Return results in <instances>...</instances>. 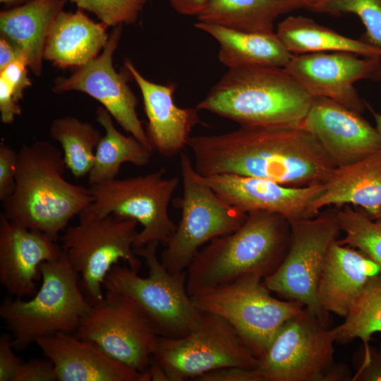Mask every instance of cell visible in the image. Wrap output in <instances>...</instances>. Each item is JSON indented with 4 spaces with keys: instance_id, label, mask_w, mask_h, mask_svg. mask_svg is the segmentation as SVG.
<instances>
[{
    "instance_id": "c3c4849f",
    "label": "cell",
    "mask_w": 381,
    "mask_h": 381,
    "mask_svg": "<svg viewBox=\"0 0 381 381\" xmlns=\"http://www.w3.org/2000/svg\"><path fill=\"white\" fill-rule=\"evenodd\" d=\"M373 219H380V220H381V212Z\"/></svg>"
},
{
    "instance_id": "f907efd6",
    "label": "cell",
    "mask_w": 381,
    "mask_h": 381,
    "mask_svg": "<svg viewBox=\"0 0 381 381\" xmlns=\"http://www.w3.org/2000/svg\"><path fill=\"white\" fill-rule=\"evenodd\" d=\"M379 351H380V353H381V347H380V350H379Z\"/></svg>"
},
{
    "instance_id": "7bdbcfd3",
    "label": "cell",
    "mask_w": 381,
    "mask_h": 381,
    "mask_svg": "<svg viewBox=\"0 0 381 381\" xmlns=\"http://www.w3.org/2000/svg\"><path fill=\"white\" fill-rule=\"evenodd\" d=\"M207 0H168L177 13L184 16H198L203 11Z\"/></svg>"
},
{
    "instance_id": "f546056e",
    "label": "cell",
    "mask_w": 381,
    "mask_h": 381,
    "mask_svg": "<svg viewBox=\"0 0 381 381\" xmlns=\"http://www.w3.org/2000/svg\"><path fill=\"white\" fill-rule=\"evenodd\" d=\"M49 132L50 136L61 144L66 167L73 175L79 178L88 174L102 137L100 132L90 123L73 116L54 119Z\"/></svg>"
},
{
    "instance_id": "7a4b0ae2",
    "label": "cell",
    "mask_w": 381,
    "mask_h": 381,
    "mask_svg": "<svg viewBox=\"0 0 381 381\" xmlns=\"http://www.w3.org/2000/svg\"><path fill=\"white\" fill-rule=\"evenodd\" d=\"M65 168L62 152L52 143L38 140L23 145L13 190L3 201L4 214L57 241L69 221L92 202L87 188L64 178Z\"/></svg>"
},
{
    "instance_id": "ac0fdd59",
    "label": "cell",
    "mask_w": 381,
    "mask_h": 381,
    "mask_svg": "<svg viewBox=\"0 0 381 381\" xmlns=\"http://www.w3.org/2000/svg\"><path fill=\"white\" fill-rule=\"evenodd\" d=\"M224 200L244 212L277 214L287 222L308 218L312 202L324 190V184L291 187L265 179L219 174L201 176Z\"/></svg>"
},
{
    "instance_id": "bcb514c9",
    "label": "cell",
    "mask_w": 381,
    "mask_h": 381,
    "mask_svg": "<svg viewBox=\"0 0 381 381\" xmlns=\"http://www.w3.org/2000/svg\"><path fill=\"white\" fill-rule=\"evenodd\" d=\"M306 8L313 9L315 6H317L318 4L324 1L325 0H303Z\"/></svg>"
},
{
    "instance_id": "d6986e66",
    "label": "cell",
    "mask_w": 381,
    "mask_h": 381,
    "mask_svg": "<svg viewBox=\"0 0 381 381\" xmlns=\"http://www.w3.org/2000/svg\"><path fill=\"white\" fill-rule=\"evenodd\" d=\"M61 246L48 235L0 214V282L16 298L34 296L41 277L40 265L59 258Z\"/></svg>"
},
{
    "instance_id": "30bf717a",
    "label": "cell",
    "mask_w": 381,
    "mask_h": 381,
    "mask_svg": "<svg viewBox=\"0 0 381 381\" xmlns=\"http://www.w3.org/2000/svg\"><path fill=\"white\" fill-rule=\"evenodd\" d=\"M152 360L169 381L194 380L215 370L253 369L258 364V358L228 322L205 312L197 326L184 336H159Z\"/></svg>"
},
{
    "instance_id": "4fadbf2b",
    "label": "cell",
    "mask_w": 381,
    "mask_h": 381,
    "mask_svg": "<svg viewBox=\"0 0 381 381\" xmlns=\"http://www.w3.org/2000/svg\"><path fill=\"white\" fill-rule=\"evenodd\" d=\"M332 330L306 308L288 320L258 358L260 381H328L334 367Z\"/></svg>"
},
{
    "instance_id": "d590c367",
    "label": "cell",
    "mask_w": 381,
    "mask_h": 381,
    "mask_svg": "<svg viewBox=\"0 0 381 381\" xmlns=\"http://www.w3.org/2000/svg\"><path fill=\"white\" fill-rule=\"evenodd\" d=\"M13 339L10 334L0 337V381H15L24 361L13 351Z\"/></svg>"
},
{
    "instance_id": "8992f818",
    "label": "cell",
    "mask_w": 381,
    "mask_h": 381,
    "mask_svg": "<svg viewBox=\"0 0 381 381\" xmlns=\"http://www.w3.org/2000/svg\"><path fill=\"white\" fill-rule=\"evenodd\" d=\"M159 243L152 241L134 248L145 260L147 276L143 277L129 267L114 265L104 288L129 301L147 320L158 336H184L199 323L202 312L194 305L186 289V271L171 273L157 256Z\"/></svg>"
},
{
    "instance_id": "b9f144b4",
    "label": "cell",
    "mask_w": 381,
    "mask_h": 381,
    "mask_svg": "<svg viewBox=\"0 0 381 381\" xmlns=\"http://www.w3.org/2000/svg\"><path fill=\"white\" fill-rule=\"evenodd\" d=\"M18 60H25L20 49L6 40L0 37V71ZM27 62V61H26Z\"/></svg>"
},
{
    "instance_id": "d4e9b609",
    "label": "cell",
    "mask_w": 381,
    "mask_h": 381,
    "mask_svg": "<svg viewBox=\"0 0 381 381\" xmlns=\"http://www.w3.org/2000/svg\"><path fill=\"white\" fill-rule=\"evenodd\" d=\"M107 28L104 23L92 20L82 9L61 11L50 29L44 59L60 68L85 64L106 46L109 37Z\"/></svg>"
},
{
    "instance_id": "ffe728a7",
    "label": "cell",
    "mask_w": 381,
    "mask_h": 381,
    "mask_svg": "<svg viewBox=\"0 0 381 381\" xmlns=\"http://www.w3.org/2000/svg\"><path fill=\"white\" fill-rule=\"evenodd\" d=\"M124 66L138 85L147 119L149 143L164 157H173L188 145L192 130L202 124L198 109L181 108L174 102L176 85H160L144 78L129 59Z\"/></svg>"
},
{
    "instance_id": "8fae6325",
    "label": "cell",
    "mask_w": 381,
    "mask_h": 381,
    "mask_svg": "<svg viewBox=\"0 0 381 381\" xmlns=\"http://www.w3.org/2000/svg\"><path fill=\"white\" fill-rule=\"evenodd\" d=\"M138 224L135 219L112 214L80 218L79 224L68 227L61 237V248L92 305L104 298V280L120 260L139 272L142 262L134 251Z\"/></svg>"
},
{
    "instance_id": "7dc6e473",
    "label": "cell",
    "mask_w": 381,
    "mask_h": 381,
    "mask_svg": "<svg viewBox=\"0 0 381 381\" xmlns=\"http://www.w3.org/2000/svg\"><path fill=\"white\" fill-rule=\"evenodd\" d=\"M31 0H0V2L1 4H6V5H21L23 4H25Z\"/></svg>"
},
{
    "instance_id": "60d3db41",
    "label": "cell",
    "mask_w": 381,
    "mask_h": 381,
    "mask_svg": "<svg viewBox=\"0 0 381 381\" xmlns=\"http://www.w3.org/2000/svg\"><path fill=\"white\" fill-rule=\"evenodd\" d=\"M21 107L16 100L10 85L0 76L1 121L5 124L12 123L16 116L21 114Z\"/></svg>"
},
{
    "instance_id": "7c38bea8",
    "label": "cell",
    "mask_w": 381,
    "mask_h": 381,
    "mask_svg": "<svg viewBox=\"0 0 381 381\" xmlns=\"http://www.w3.org/2000/svg\"><path fill=\"white\" fill-rule=\"evenodd\" d=\"M289 222L287 252L263 284L286 300L296 301L327 327V313L320 306L317 288L330 245L341 230L336 212Z\"/></svg>"
},
{
    "instance_id": "4316f807",
    "label": "cell",
    "mask_w": 381,
    "mask_h": 381,
    "mask_svg": "<svg viewBox=\"0 0 381 381\" xmlns=\"http://www.w3.org/2000/svg\"><path fill=\"white\" fill-rule=\"evenodd\" d=\"M302 8L303 0H207L197 18L238 31L271 32L279 16Z\"/></svg>"
},
{
    "instance_id": "e0dca14e",
    "label": "cell",
    "mask_w": 381,
    "mask_h": 381,
    "mask_svg": "<svg viewBox=\"0 0 381 381\" xmlns=\"http://www.w3.org/2000/svg\"><path fill=\"white\" fill-rule=\"evenodd\" d=\"M300 128L318 140L336 167L381 148V136L360 113L326 97H313Z\"/></svg>"
},
{
    "instance_id": "ab89813d",
    "label": "cell",
    "mask_w": 381,
    "mask_h": 381,
    "mask_svg": "<svg viewBox=\"0 0 381 381\" xmlns=\"http://www.w3.org/2000/svg\"><path fill=\"white\" fill-rule=\"evenodd\" d=\"M196 381H260L255 368L231 367L215 370L195 378Z\"/></svg>"
},
{
    "instance_id": "9a60e30c",
    "label": "cell",
    "mask_w": 381,
    "mask_h": 381,
    "mask_svg": "<svg viewBox=\"0 0 381 381\" xmlns=\"http://www.w3.org/2000/svg\"><path fill=\"white\" fill-rule=\"evenodd\" d=\"M123 25L114 28L99 55L78 67L70 76L57 78L52 90L56 94L78 91L90 95L102 105L125 131L152 148L136 111L137 97L124 75L113 66V55L119 45Z\"/></svg>"
},
{
    "instance_id": "f35d334b",
    "label": "cell",
    "mask_w": 381,
    "mask_h": 381,
    "mask_svg": "<svg viewBox=\"0 0 381 381\" xmlns=\"http://www.w3.org/2000/svg\"><path fill=\"white\" fill-rule=\"evenodd\" d=\"M351 380L381 381V353L379 350L371 346L363 348L361 363Z\"/></svg>"
},
{
    "instance_id": "cb8c5ba5",
    "label": "cell",
    "mask_w": 381,
    "mask_h": 381,
    "mask_svg": "<svg viewBox=\"0 0 381 381\" xmlns=\"http://www.w3.org/2000/svg\"><path fill=\"white\" fill-rule=\"evenodd\" d=\"M68 0H31L0 12V33L23 53L37 76L43 68L44 52L52 25Z\"/></svg>"
},
{
    "instance_id": "f1b7e54d",
    "label": "cell",
    "mask_w": 381,
    "mask_h": 381,
    "mask_svg": "<svg viewBox=\"0 0 381 381\" xmlns=\"http://www.w3.org/2000/svg\"><path fill=\"white\" fill-rule=\"evenodd\" d=\"M96 119L105 134L96 147L94 163L88 174L90 186L116 179L124 163L143 167L150 162L154 150L134 136L119 132L114 125L112 116L103 107H97Z\"/></svg>"
},
{
    "instance_id": "4dcf8cb0",
    "label": "cell",
    "mask_w": 381,
    "mask_h": 381,
    "mask_svg": "<svg viewBox=\"0 0 381 381\" xmlns=\"http://www.w3.org/2000/svg\"><path fill=\"white\" fill-rule=\"evenodd\" d=\"M331 330L336 341L359 339L363 349L369 347L372 335L381 332V273L370 279L344 322Z\"/></svg>"
},
{
    "instance_id": "836d02e7",
    "label": "cell",
    "mask_w": 381,
    "mask_h": 381,
    "mask_svg": "<svg viewBox=\"0 0 381 381\" xmlns=\"http://www.w3.org/2000/svg\"><path fill=\"white\" fill-rule=\"evenodd\" d=\"M145 0H80L78 8L94 13L107 27L134 23Z\"/></svg>"
},
{
    "instance_id": "e575fe53",
    "label": "cell",
    "mask_w": 381,
    "mask_h": 381,
    "mask_svg": "<svg viewBox=\"0 0 381 381\" xmlns=\"http://www.w3.org/2000/svg\"><path fill=\"white\" fill-rule=\"evenodd\" d=\"M18 152L9 145H0V200L3 202L13 192L16 174Z\"/></svg>"
},
{
    "instance_id": "d6a6232c",
    "label": "cell",
    "mask_w": 381,
    "mask_h": 381,
    "mask_svg": "<svg viewBox=\"0 0 381 381\" xmlns=\"http://www.w3.org/2000/svg\"><path fill=\"white\" fill-rule=\"evenodd\" d=\"M313 10L334 16L356 15L365 28L361 40L381 50V0H325ZM373 80L381 81V68Z\"/></svg>"
},
{
    "instance_id": "6da1fadb",
    "label": "cell",
    "mask_w": 381,
    "mask_h": 381,
    "mask_svg": "<svg viewBox=\"0 0 381 381\" xmlns=\"http://www.w3.org/2000/svg\"><path fill=\"white\" fill-rule=\"evenodd\" d=\"M187 146L195 171L205 177L234 174L303 187L324 183L337 167L318 140L300 127L240 126L190 136Z\"/></svg>"
},
{
    "instance_id": "44dd1931",
    "label": "cell",
    "mask_w": 381,
    "mask_h": 381,
    "mask_svg": "<svg viewBox=\"0 0 381 381\" xmlns=\"http://www.w3.org/2000/svg\"><path fill=\"white\" fill-rule=\"evenodd\" d=\"M35 343L54 364L57 381H149L140 373L108 356L92 342L58 332Z\"/></svg>"
},
{
    "instance_id": "83f0119b",
    "label": "cell",
    "mask_w": 381,
    "mask_h": 381,
    "mask_svg": "<svg viewBox=\"0 0 381 381\" xmlns=\"http://www.w3.org/2000/svg\"><path fill=\"white\" fill-rule=\"evenodd\" d=\"M276 34L292 55L341 52L365 57H381V50L360 40L342 35L313 19L289 16L281 21Z\"/></svg>"
},
{
    "instance_id": "2e32d148",
    "label": "cell",
    "mask_w": 381,
    "mask_h": 381,
    "mask_svg": "<svg viewBox=\"0 0 381 381\" xmlns=\"http://www.w3.org/2000/svg\"><path fill=\"white\" fill-rule=\"evenodd\" d=\"M358 56L341 52L292 55L284 68L313 97L332 99L361 114L365 105L353 85L362 79H374L381 68V57Z\"/></svg>"
},
{
    "instance_id": "9c48e42d",
    "label": "cell",
    "mask_w": 381,
    "mask_h": 381,
    "mask_svg": "<svg viewBox=\"0 0 381 381\" xmlns=\"http://www.w3.org/2000/svg\"><path fill=\"white\" fill-rule=\"evenodd\" d=\"M262 280L258 275L248 274L190 296L198 310L228 322L258 358L280 327L305 308L296 301L274 298Z\"/></svg>"
},
{
    "instance_id": "5b68a950",
    "label": "cell",
    "mask_w": 381,
    "mask_h": 381,
    "mask_svg": "<svg viewBox=\"0 0 381 381\" xmlns=\"http://www.w3.org/2000/svg\"><path fill=\"white\" fill-rule=\"evenodd\" d=\"M39 269L42 284L30 300L5 298L0 307V316L13 334L17 351L41 337L76 331L92 307L64 250L59 258L42 262Z\"/></svg>"
},
{
    "instance_id": "681fc988",
    "label": "cell",
    "mask_w": 381,
    "mask_h": 381,
    "mask_svg": "<svg viewBox=\"0 0 381 381\" xmlns=\"http://www.w3.org/2000/svg\"><path fill=\"white\" fill-rule=\"evenodd\" d=\"M69 1L77 4L80 0H69Z\"/></svg>"
},
{
    "instance_id": "484cf974",
    "label": "cell",
    "mask_w": 381,
    "mask_h": 381,
    "mask_svg": "<svg viewBox=\"0 0 381 381\" xmlns=\"http://www.w3.org/2000/svg\"><path fill=\"white\" fill-rule=\"evenodd\" d=\"M195 27L219 43V61L228 68L246 66L284 68L292 56L274 32H243L199 21Z\"/></svg>"
},
{
    "instance_id": "ee69618b",
    "label": "cell",
    "mask_w": 381,
    "mask_h": 381,
    "mask_svg": "<svg viewBox=\"0 0 381 381\" xmlns=\"http://www.w3.org/2000/svg\"><path fill=\"white\" fill-rule=\"evenodd\" d=\"M147 370L150 374V381H169L162 368L152 360Z\"/></svg>"
},
{
    "instance_id": "ba28073f",
    "label": "cell",
    "mask_w": 381,
    "mask_h": 381,
    "mask_svg": "<svg viewBox=\"0 0 381 381\" xmlns=\"http://www.w3.org/2000/svg\"><path fill=\"white\" fill-rule=\"evenodd\" d=\"M180 179L165 176L163 168L145 175L114 179L87 188L91 204L78 216L99 219L109 215L136 220L143 227L134 248L157 241L165 246L176 224L169 216V205Z\"/></svg>"
},
{
    "instance_id": "3957f363",
    "label": "cell",
    "mask_w": 381,
    "mask_h": 381,
    "mask_svg": "<svg viewBox=\"0 0 381 381\" xmlns=\"http://www.w3.org/2000/svg\"><path fill=\"white\" fill-rule=\"evenodd\" d=\"M313 97L284 68L246 66L229 68L197 104L240 126L300 127Z\"/></svg>"
},
{
    "instance_id": "816d5d0a",
    "label": "cell",
    "mask_w": 381,
    "mask_h": 381,
    "mask_svg": "<svg viewBox=\"0 0 381 381\" xmlns=\"http://www.w3.org/2000/svg\"><path fill=\"white\" fill-rule=\"evenodd\" d=\"M147 1H149V0H145V2H147Z\"/></svg>"
},
{
    "instance_id": "1f68e13d",
    "label": "cell",
    "mask_w": 381,
    "mask_h": 381,
    "mask_svg": "<svg viewBox=\"0 0 381 381\" xmlns=\"http://www.w3.org/2000/svg\"><path fill=\"white\" fill-rule=\"evenodd\" d=\"M336 217L345 233V237L337 241L362 251L381 269V220L349 206L336 212Z\"/></svg>"
},
{
    "instance_id": "f6af8a7d",
    "label": "cell",
    "mask_w": 381,
    "mask_h": 381,
    "mask_svg": "<svg viewBox=\"0 0 381 381\" xmlns=\"http://www.w3.org/2000/svg\"><path fill=\"white\" fill-rule=\"evenodd\" d=\"M364 102H365V107L368 109V110L370 111V113L373 116L375 121V124H376L375 128L377 131L380 135L381 136V114L376 112L368 103H367L365 101Z\"/></svg>"
},
{
    "instance_id": "8d00e7d4",
    "label": "cell",
    "mask_w": 381,
    "mask_h": 381,
    "mask_svg": "<svg viewBox=\"0 0 381 381\" xmlns=\"http://www.w3.org/2000/svg\"><path fill=\"white\" fill-rule=\"evenodd\" d=\"M28 67L25 60H18L0 71V76L8 83L17 102L23 99L24 90L32 85Z\"/></svg>"
},
{
    "instance_id": "277c9868",
    "label": "cell",
    "mask_w": 381,
    "mask_h": 381,
    "mask_svg": "<svg viewBox=\"0 0 381 381\" xmlns=\"http://www.w3.org/2000/svg\"><path fill=\"white\" fill-rule=\"evenodd\" d=\"M286 223L277 214L251 212L236 231L208 242L186 270V289L190 296L248 274L262 279L271 274L287 252L290 232Z\"/></svg>"
},
{
    "instance_id": "7402d4cb",
    "label": "cell",
    "mask_w": 381,
    "mask_h": 381,
    "mask_svg": "<svg viewBox=\"0 0 381 381\" xmlns=\"http://www.w3.org/2000/svg\"><path fill=\"white\" fill-rule=\"evenodd\" d=\"M380 267L359 250L340 244L329 246L317 288V298L325 312L346 318Z\"/></svg>"
},
{
    "instance_id": "52a82bcc",
    "label": "cell",
    "mask_w": 381,
    "mask_h": 381,
    "mask_svg": "<svg viewBox=\"0 0 381 381\" xmlns=\"http://www.w3.org/2000/svg\"><path fill=\"white\" fill-rule=\"evenodd\" d=\"M183 193L174 202L181 217L161 255L164 267L171 273L186 271L205 243L230 234L245 222L248 214L229 205L203 181L193 159L180 153Z\"/></svg>"
},
{
    "instance_id": "603a6c76",
    "label": "cell",
    "mask_w": 381,
    "mask_h": 381,
    "mask_svg": "<svg viewBox=\"0 0 381 381\" xmlns=\"http://www.w3.org/2000/svg\"><path fill=\"white\" fill-rule=\"evenodd\" d=\"M323 184V192L308 208V217L325 207L353 205L375 219L381 212V148L353 163L335 167Z\"/></svg>"
},
{
    "instance_id": "5bb4252c",
    "label": "cell",
    "mask_w": 381,
    "mask_h": 381,
    "mask_svg": "<svg viewBox=\"0 0 381 381\" xmlns=\"http://www.w3.org/2000/svg\"><path fill=\"white\" fill-rule=\"evenodd\" d=\"M75 336L140 373L149 368L159 337L129 301L107 291L92 305Z\"/></svg>"
},
{
    "instance_id": "74e56055",
    "label": "cell",
    "mask_w": 381,
    "mask_h": 381,
    "mask_svg": "<svg viewBox=\"0 0 381 381\" xmlns=\"http://www.w3.org/2000/svg\"><path fill=\"white\" fill-rule=\"evenodd\" d=\"M53 363L47 358L24 362L15 381H56Z\"/></svg>"
}]
</instances>
